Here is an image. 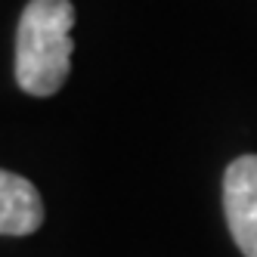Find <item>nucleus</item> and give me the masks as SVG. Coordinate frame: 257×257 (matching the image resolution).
<instances>
[{
    "label": "nucleus",
    "instance_id": "nucleus-2",
    "mask_svg": "<svg viewBox=\"0 0 257 257\" xmlns=\"http://www.w3.org/2000/svg\"><path fill=\"white\" fill-rule=\"evenodd\" d=\"M226 223L245 257H257V155H238L223 174Z\"/></svg>",
    "mask_w": 257,
    "mask_h": 257
},
{
    "label": "nucleus",
    "instance_id": "nucleus-1",
    "mask_svg": "<svg viewBox=\"0 0 257 257\" xmlns=\"http://www.w3.org/2000/svg\"><path fill=\"white\" fill-rule=\"evenodd\" d=\"M71 0H28L16 31V84L28 96H53L71 68Z\"/></svg>",
    "mask_w": 257,
    "mask_h": 257
},
{
    "label": "nucleus",
    "instance_id": "nucleus-3",
    "mask_svg": "<svg viewBox=\"0 0 257 257\" xmlns=\"http://www.w3.org/2000/svg\"><path fill=\"white\" fill-rule=\"evenodd\" d=\"M44 223V201L31 180L0 171V235H31Z\"/></svg>",
    "mask_w": 257,
    "mask_h": 257
}]
</instances>
